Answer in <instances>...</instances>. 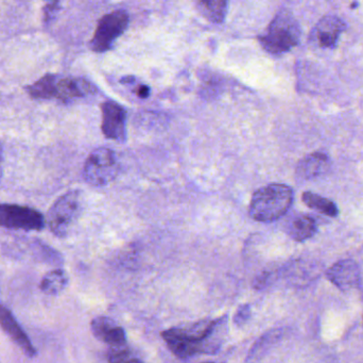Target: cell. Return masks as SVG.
I'll list each match as a JSON object with an SVG mask.
<instances>
[{"instance_id": "obj_1", "label": "cell", "mask_w": 363, "mask_h": 363, "mask_svg": "<svg viewBox=\"0 0 363 363\" xmlns=\"http://www.w3.org/2000/svg\"><path fill=\"white\" fill-rule=\"evenodd\" d=\"M225 330L226 317L170 328L162 337L177 357L188 359L199 354L217 353L223 342Z\"/></svg>"}, {"instance_id": "obj_2", "label": "cell", "mask_w": 363, "mask_h": 363, "mask_svg": "<svg viewBox=\"0 0 363 363\" xmlns=\"http://www.w3.org/2000/svg\"><path fill=\"white\" fill-rule=\"evenodd\" d=\"M292 202L294 192L288 185L273 183L254 194L250 205V215L255 221L270 223L284 217Z\"/></svg>"}, {"instance_id": "obj_3", "label": "cell", "mask_w": 363, "mask_h": 363, "mask_svg": "<svg viewBox=\"0 0 363 363\" xmlns=\"http://www.w3.org/2000/svg\"><path fill=\"white\" fill-rule=\"evenodd\" d=\"M301 28L290 11L283 9L271 21L268 30L260 36L262 48L272 55H279L291 50L300 42Z\"/></svg>"}, {"instance_id": "obj_4", "label": "cell", "mask_w": 363, "mask_h": 363, "mask_svg": "<svg viewBox=\"0 0 363 363\" xmlns=\"http://www.w3.org/2000/svg\"><path fill=\"white\" fill-rule=\"evenodd\" d=\"M118 173L119 162L114 151L106 147H100L87 158L83 176L89 185L104 187L114 180Z\"/></svg>"}, {"instance_id": "obj_5", "label": "cell", "mask_w": 363, "mask_h": 363, "mask_svg": "<svg viewBox=\"0 0 363 363\" xmlns=\"http://www.w3.org/2000/svg\"><path fill=\"white\" fill-rule=\"evenodd\" d=\"M81 212V193L70 191L62 195L51 207L47 217L51 232L63 238L69 232Z\"/></svg>"}, {"instance_id": "obj_6", "label": "cell", "mask_w": 363, "mask_h": 363, "mask_svg": "<svg viewBox=\"0 0 363 363\" xmlns=\"http://www.w3.org/2000/svg\"><path fill=\"white\" fill-rule=\"evenodd\" d=\"M130 23V15L123 9L113 11L104 15L96 28L93 38L89 43L91 50L104 53L112 48L119 36H123Z\"/></svg>"}, {"instance_id": "obj_7", "label": "cell", "mask_w": 363, "mask_h": 363, "mask_svg": "<svg viewBox=\"0 0 363 363\" xmlns=\"http://www.w3.org/2000/svg\"><path fill=\"white\" fill-rule=\"evenodd\" d=\"M0 226L9 229L40 232L45 227L42 213L30 207L19 205H0Z\"/></svg>"}, {"instance_id": "obj_8", "label": "cell", "mask_w": 363, "mask_h": 363, "mask_svg": "<svg viewBox=\"0 0 363 363\" xmlns=\"http://www.w3.org/2000/svg\"><path fill=\"white\" fill-rule=\"evenodd\" d=\"M102 132L111 140L123 142L127 138V113L115 102L102 104Z\"/></svg>"}, {"instance_id": "obj_9", "label": "cell", "mask_w": 363, "mask_h": 363, "mask_svg": "<svg viewBox=\"0 0 363 363\" xmlns=\"http://www.w3.org/2000/svg\"><path fill=\"white\" fill-rule=\"evenodd\" d=\"M328 281L341 291H350L359 286L362 274L359 266L353 260H341L326 273Z\"/></svg>"}, {"instance_id": "obj_10", "label": "cell", "mask_w": 363, "mask_h": 363, "mask_svg": "<svg viewBox=\"0 0 363 363\" xmlns=\"http://www.w3.org/2000/svg\"><path fill=\"white\" fill-rule=\"evenodd\" d=\"M0 326L2 330L10 337L11 340L28 356L33 358L36 355L35 347L32 345L28 335L23 332L13 313L6 307L0 305Z\"/></svg>"}, {"instance_id": "obj_11", "label": "cell", "mask_w": 363, "mask_h": 363, "mask_svg": "<svg viewBox=\"0 0 363 363\" xmlns=\"http://www.w3.org/2000/svg\"><path fill=\"white\" fill-rule=\"evenodd\" d=\"M91 330L96 339L110 347L128 345L125 330L110 318H95L91 321Z\"/></svg>"}, {"instance_id": "obj_12", "label": "cell", "mask_w": 363, "mask_h": 363, "mask_svg": "<svg viewBox=\"0 0 363 363\" xmlns=\"http://www.w3.org/2000/svg\"><path fill=\"white\" fill-rule=\"evenodd\" d=\"M345 30V23L342 19L337 16H325L318 23L313 36L319 46L334 48Z\"/></svg>"}, {"instance_id": "obj_13", "label": "cell", "mask_w": 363, "mask_h": 363, "mask_svg": "<svg viewBox=\"0 0 363 363\" xmlns=\"http://www.w3.org/2000/svg\"><path fill=\"white\" fill-rule=\"evenodd\" d=\"M96 87L83 78L57 79V99L64 102L95 93Z\"/></svg>"}, {"instance_id": "obj_14", "label": "cell", "mask_w": 363, "mask_h": 363, "mask_svg": "<svg viewBox=\"0 0 363 363\" xmlns=\"http://www.w3.org/2000/svg\"><path fill=\"white\" fill-rule=\"evenodd\" d=\"M330 158L325 153H315L307 156L298 163L296 175L298 178L309 180L322 176L330 168Z\"/></svg>"}, {"instance_id": "obj_15", "label": "cell", "mask_w": 363, "mask_h": 363, "mask_svg": "<svg viewBox=\"0 0 363 363\" xmlns=\"http://www.w3.org/2000/svg\"><path fill=\"white\" fill-rule=\"evenodd\" d=\"M287 232L294 241L303 242L315 236L317 223L309 215H298L288 222Z\"/></svg>"}, {"instance_id": "obj_16", "label": "cell", "mask_w": 363, "mask_h": 363, "mask_svg": "<svg viewBox=\"0 0 363 363\" xmlns=\"http://www.w3.org/2000/svg\"><path fill=\"white\" fill-rule=\"evenodd\" d=\"M57 77L55 75H45L35 83L26 87L28 94L34 99H51L57 98Z\"/></svg>"}, {"instance_id": "obj_17", "label": "cell", "mask_w": 363, "mask_h": 363, "mask_svg": "<svg viewBox=\"0 0 363 363\" xmlns=\"http://www.w3.org/2000/svg\"><path fill=\"white\" fill-rule=\"evenodd\" d=\"M68 285V276L65 271L55 269L43 277L40 290L49 296H55L63 291Z\"/></svg>"}, {"instance_id": "obj_18", "label": "cell", "mask_w": 363, "mask_h": 363, "mask_svg": "<svg viewBox=\"0 0 363 363\" xmlns=\"http://www.w3.org/2000/svg\"><path fill=\"white\" fill-rule=\"evenodd\" d=\"M303 202L313 210L323 213L330 217H336L339 215L338 207L334 202L328 198L322 197L313 192H305L303 194Z\"/></svg>"}, {"instance_id": "obj_19", "label": "cell", "mask_w": 363, "mask_h": 363, "mask_svg": "<svg viewBox=\"0 0 363 363\" xmlns=\"http://www.w3.org/2000/svg\"><path fill=\"white\" fill-rule=\"evenodd\" d=\"M199 10L211 23H220L225 19L228 2L223 0L216 1H199Z\"/></svg>"}, {"instance_id": "obj_20", "label": "cell", "mask_w": 363, "mask_h": 363, "mask_svg": "<svg viewBox=\"0 0 363 363\" xmlns=\"http://www.w3.org/2000/svg\"><path fill=\"white\" fill-rule=\"evenodd\" d=\"M108 360V363H144L128 345L110 347Z\"/></svg>"}, {"instance_id": "obj_21", "label": "cell", "mask_w": 363, "mask_h": 363, "mask_svg": "<svg viewBox=\"0 0 363 363\" xmlns=\"http://www.w3.org/2000/svg\"><path fill=\"white\" fill-rule=\"evenodd\" d=\"M250 318H251V307L250 305H241L238 309H237L236 313L234 315V323L235 325L241 327L247 323Z\"/></svg>"}, {"instance_id": "obj_22", "label": "cell", "mask_w": 363, "mask_h": 363, "mask_svg": "<svg viewBox=\"0 0 363 363\" xmlns=\"http://www.w3.org/2000/svg\"><path fill=\"white\" fill-rule=\"evenodd\" d=\"M59 9L60 6L57 2H52V4H49L48 6H45L44 16L46 23H48L55 17V13L59 11Z\"/></svg>"}, {"instance_id": "obj_23", "label": "cell", "mask_w": 363, "mask_h": 363, "mask_svg": "<svg viewBox=\"0 0 363 363\" xmlns=\"http://www.w3.org/2000/svg\"><path fill=\"white\" fill-rule=\"evenodd\" d=\"M135 93L138 97L144 99V98L148 97L149 94H150V89H149V87H147V85H140V87L135 90Z\"/></svg>"}, {"instance_id": "obj_24", "label": "cell", "mask_w": 363, "mask_h": 363, "mask_svg": "<svg viewBox=\"0 0 363 363\" xmlns=\"http://www.w3.org/2000/svg\"><path fill=\"white\" fill-rule=\"evenodd\" d=\"M2 162H4V151H2L1 144H0V179L2 177Z\"/></svg>"}]
</instances>
